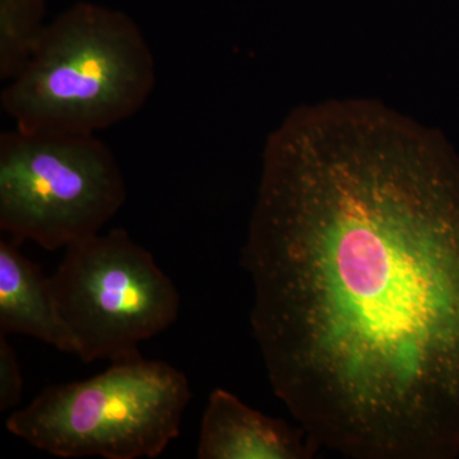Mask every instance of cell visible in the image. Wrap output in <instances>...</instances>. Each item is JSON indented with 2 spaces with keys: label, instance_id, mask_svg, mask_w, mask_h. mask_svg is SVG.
<instances>
[{
  "label": "cell",
  "instance_id": "cell-1",
  "mask_svg": "<svg viewBox=\"0 0 459 459\" xmlns=\"http://www.w3.org/2000/svg\"><path fill=\"white\" fill-rule=\"evenodd\" d=\"M243 267L274 394L319 448L459 457V155L368 101L305 105L263 151Z\"/></svg>",
  "mask_w": 459,
  "mask_h": 459
},
{
  "label": "cell",
  "instance_id": "cell-3",
  "mask_svg": "<svg viewBox=\"0 0 459 459\" xmlns=\"http://www.w3.org/2000/svg\"><path fill=\"white\" fill-rule=\"evenodd\" d=\"M188 377L142 356L82 382L48 386L7 420L9 433L60 458H156L180 435Z\"/></svg>",
  "mask_w": 459,
  "mask_h": 459
},
{
  "label": "cell",
  "instance_id": "cell-2",
  "mask_svg": "<svg viewBox=\"0 0 459 459\" xmlns=\"http://www.w3.org/2000/svg\"><path fill=\"white\" fill-rule=\"evenodd\" d=\"M157 82L146 36L126 12L78 2L48 22L2 108L36 134H98L140 113Z\"/></svg>",
  "mask_w": 459,
  "mask_h": 459
},
{
  "label": "cell",
  "instance_id": "cell-9",
  "mask_svg": "<svg viewBox=\"0 0 459 459\" xmlns=\"http://www.w3.org/2000/svg\"><path fill=\"white\" fill-rule=\"evenodd\" d=\"M23 394V377L16 350L0 334V411L13 409Z\"/></svg>",
  "mask_w": 459,
  "mask_h": 459
},
{
  "label": "cell",
  "instance_id": "cell-6",
  "mask_svg": "<svg viewBox=\"0 0 459 459\" xmlns=\"http://www.w3.org/2000/svg\"><path fill=\"white\" fill-rule=\"evenodd\" d=\"M318 449L303 428L265 416L225 389L211 392L199 431V459H309Z\"/></svg>",
  "mask_w": 459,
  "mask_h": 459
},
{
  "label": "cell",
  "instance_id": "cell-4",
  "mask_svg": "<svg viewBox=\"0 0 459 459\" xmlns=\"http://www.w3.org/2000/svg\"><path fill=\"white\" fill-rule=\"evenodd\" d=\"M126 201V178L98 134L0 135V230L62 249L100 234Z\"/></svg>",
  "mask_w": 459,
  "mask_h": 459
},
{
  "label": "cell",
  "instance_id": "cell-5",
  "mask_svg": "<svg viewBox=\"0 0 459 459\" xmlns=\"http://www.w3.org/2000/svg\"><path fill=\"white\" fill-rule=\"evenodd\" d=\"M60 316L84 362L128 360L180 313V294L148 250L124 229L65 249L50 277Z\"/></svg>",
  "mask_w": 459,
  "mask_h": 459
},
{
  "label": "cell",
  "instance_id": "cell-7",
  "mask_svg": "<svg viewBox=\"0 0 459 459\" xmlns=\"http://www.w3.org/2000/svg\"><path fill=\"white\" fill-rule=\"evenodd\" d=\"M18 247L11 238L0 241V334H25L59 351L75 353L50 277Z\"/></svg>",
  "mask_w": 459,
  "mask_h": 459
},
{
  "label": "cell",
  "instance_id": "cell-8",
  "mask_svg": "<svg viewBox=\"0 0 459 459\" xmlns=\"http://www.w3.org/2000/svg\"><path fill=\"white\" fill-rule=\"evenodd\" d=\"M48 0H0V78L13 80L25 68L48 22Z\"/></svg>",
  "mask_w": 459,
  "mask_h": 459
}]
</instances>
